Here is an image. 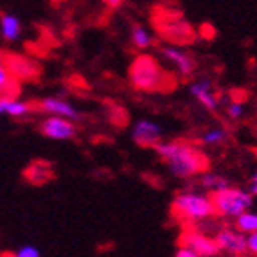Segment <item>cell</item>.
Segmentation results:
<instances>
[{"instance_id":"cell-1","label":"cell","mask_w":257,"mask_h":257,"mask_svg":"<svg viewBox=\"0 0 257 257\" xmlns=\"http://www.w3.org/2000/svg\"><path fill=\"white\" fill-rule=\"evenodd\" d=\"M153 150L166 162L167 169L175 178L187 180L209 169L207 155L187 141H160Z\"/></svg>"},{"instance_id":"cell-2","label":"cell","mask_w":257,"mask_h":257,"mask_svg":"<svg viewBox=\"0 0 257 257\" xmlns=\"http://www.w3.org/2000/svg\"><path fill=\"white\" fill-rule=\"evenodd\" d=\"M130 83L139 92H157L167 86V72L160 67L159 60L151 54H139L130 65Z\"/></svg>"},{"instance_id":"cell-3","label":"cell","mask_w":257,"mask_h":257,"mask_svg":"<svg viewBox=\"0 0 257 257\" xmlns=\"http://www.w3.org/2000/svg\"><path fill=\"white\" fill-rule=\"evenodd\" d=\"M153 22L155 27H157V33L169 43L187 45V43H193L196 40V31L184 18L182 11L159 8L155 9Z\"/></svg>"},{"instance_id":"cell-4","label":"cell","mask_w":257,"mask_h":257,"mask_svg":"<svg viewBox=\"0 0 257 257\" xmlns=\"http://www.w3.org/2000/svg\"><path fill=\"white\" fill-rule=\"evenodd\" d=\"M173 214L176 218L189 223H198L203 219H209L216 214L210 194L196 193V191H184L173 198L171 203Z\"/></svg>"},{"instance_id":"cell-5","label":"cell","mask_w":257,"mask_h":257,"mask_svg":"<svg viewBox=\"0 0 257 257\" xmlns=\"http://www.w3.org/2000/svg\"><path fill=\"white\" fill-rule=\"evenodd\" d=\"M210 200L214 205V212L223 218H234L246 212L252 205V194L244 189L227 187L218 193H210Z\"/></svg>"},{"instance_id":"cell-6","label":"cell","mask_w":257,"mask_h":257,"mask_svg":"<svg viewBox=\"0 0 257 257\" xmlns=\"http://www.w3.org/2000/svg\"><path fill=\"white\" fill-rule=\"evenodd\" d=\"M180 246L193 250L200 257H216L219 253V246L214 237L205 236L203 232L196 230V228H187L182 232Z\"/></svg>"},{"instance_id":"cell-7","label":"cell","mask_w":257,"mask_h":257,"mask_svg":"<svg viewBox=\"0 0 257 257\" xmlns=\"http://www.w3.org/2000/svg\"><path fill=\"white\" fill-rule=\"evenodd\" d=\"M162 126L150 119L137 120L132 128V141L139 148H155L162 141Z\"/></svg>"},{"instance_id":"cell-8","label":"cell","mask_w":257,"mask_h":257,"mask_svg":"<svg viewBox=\"0 0 257 257\" xmlns=\"http://www.w3.org/2000/svg\"><path fill=\"white\" fill-rule=\"evenodd\" d=\"M40 130L45 137L52 139V141H69V139L76 137V126H74L72 120L58 115L47 117L42 122Z\"/></svg>"},{"instance_id":"cell-9","label":"cell","mask_w":257,"mask_h":257,"mask_svg":"<svg viewBox=\"0 0 257 257\" xmlns=\"http://www.w3.org/2000/svg\"><path fill=\"white\" fill-rule=\"evenodd\" d=\"M216 243L219 246V252L234 253V255H241L246 253V234L239 230H232V228H221L216 232L214 236Z\"/></svg>"},{"instance_id":"cell-10","label":"cell","mask_w":257,"mask_h":257,"mask_svg":"<svg viewBox=\"0 0 257 257\" xmlns=\"http://www.w3.org/2000/svg\"><path fill=\"white\" fill-rule=\"evenodd\" d=\"M160 54L175 67L176 74L180 77H189L194 72L196 63H194L193 58H191L187 52L182 51V49L175 47V45H162V47H160Z\"/></svg>"},{"instance_id":"cell-11","label":"cell","mask_w":257,"mask_h":257,"mask_svg":"<svg viewBox=\"0 0 257 257\" xmlns=\"http://www.w3.org/2000/svg\"><path fill=\"white\" fill-rule=\"evenodd\" d=\"M4 67L8 69V72L17 79V81H29L35 79L38 76V67H36L29 58L17 54H9L8 58H4Z\"/></svg>"},{"instance_id":"cell-12","label":"cell","mask_w":257,"mask_h":257,"mask_svg":"<svg viewBox=\"0 0 257 257\" xmlns=\"http://www.w3.org/2000/svg\"><path fill=\"white\" fill-rule=\"evenodd\" d=\"M189 92L196 99L198 103L202 104L205 110L216 111L219 108V97L214 92V86L209 79H198L189 85Z\"/></svg>"},{"instance_id":"cell-13","label":"cell","mask_w":257,"mask_h":257,"mask_svg":"<svg viewBox=\"0 0 257 257\" xmlns=\"http://www.w3.org/2000/svg\"><path fill=\"white\" fill-rule=\"evenodd\" d=\"M38 108L49 115H58L65 117V119L76 120L79 119V111L74 104H70L69 101H65L61 97H45L38 103Z\"/></svg>"},{"instance_id":"cell-14","label":"cell","mask_w":257,"mask_h":257,"mask_svg":"<svg viewBox=\"0 0 257 257\" xmlns=\"http://www.w3.org/2000/svg\"><path fill=\"white\" fill-rule=\"evenodd\" d=\"M31 111V104L18 101V99L0 97V113H6L9 117H24Z\"/></svg>"},{"instance_id":"cell-15","label":"cell","mask_w":257,"mask_h":257,"mask_svg":"<svg viewBox=\"0 0 257 257\" xmlns=\"http://www.w3.org/2000/svg\"><path fill=\"white\" fill-rule=\"evenodd\" d=\"M0 31L8 42H13L20 36L22 33V24L15 15H2L0 17Z\"/></svg>"},{"instance_id":"cell-16","label":"cell","mask_w":257,"mask_h":257,"mask_svg":"<svg viewBox=\"0 0 257 257\" xmlns=\"http://www.w3.org/2000/svg\"><path fill=\"white\" fill-rule=\"evenodd\" d=\"M202 185L205 191H209L210 193H218V191H221V189H227L230 187V182L225 178V176L218 175V173H210V171H205L202 173Z\"/></svg>"},{"instance_id":"cell-17","label":"cell","mask_w":257,"mask_h":257,"mask_svg":"<svg viewBox=\"0 0 257 257\" xmlns=\"http://www.w3.org/2000/svg\"><path fill=\"white\" fill-rule=\"evenodd\" d=\"M38 175V184H43V182H47L52 178V169L49 164L45 162H35V164H31L29 167H27V171H26V176H27V180L33 182L35 180V176Z\"/></svg>"},{"instance_id":"cell-18","label":"cell","mask_w":257,"mask_h":257,"mask_svg":"<svg viewBox=\"0 0 257 257\" xmlns=\"http://www.w3.org/2000/svg\"><path fill=\"white\" fill-rule=\"evenodd\" d=\"M236 228L243 234H250V232H257V212H243L236 218Z\"/></svg>"},{"instance_id":"cell-19","label":"cell","mask_w":257,"mask_h":257,"mask_svg":"<svg viewBox=\"0 0 257 257\" xmlns=\"http://www.w3.org/2000/svg\"><path fill=\"white\" fill-rule=\"evenodd\" d=\"M132 43L135 49L146 51L148 47H151L153 38H151V35L148 33V29H144V27H141V26H135L132 31Z\"/></svg>"},{"instance_id":"cell-20","label":"cell","mask_w":257,"mask_h":257,"mask_svg":"<svg viewBox=\"0 0 257 257\" xmlns=\"http://www.w3.org/2000/svg\"><path fill=\"white\" fill-rule=\"evenodd\" d=\"M228 139V133L227 130L223 128H210L207 130L205 133L202 135V144L203 146H219V144H223V142Z\"/></svg>"},{"instance_id":"cell-21","label":"cell","mask_w":257,"mask_h":257,"mask_svg":"<svg viewBox=\"0 0 257 257\" xmlns=\"http://www.w3.org/2000/svg\"><path fill=\"white\" fill-rule=\"evenodd\" d=\"M244 115V104L239 101H230L227 104V117L230 120H239Z\"/></svg>"},{"instance_id":"cell-22","label":"cell","mask_w":257,"mask_h":257,"mask_svg":"<svg viewBox=\"0 0 257 257\" xmlns=\"http://www.w3.org/2000/svg\"><path fill=\"white\" fill-rule=\"evenodd\" d=\"M11 257H40V250L33 244H26V246H20Z\"/></svg>"},{"instance_id":"cell-23","label":"cell","mask_w":257,"mask_h":257,"mask_svg":"<svg viewBox=\"0 0 257 257\" xmlns=\"http://www.w3.org/2000/svg\"><path fill=\"white\" fill-rule=\"evenodd\" d=\"M246 250L252 255H257V232H250L246 236Z\"/></svg>"},{"instance_id":"cell-24","label":"cell","mask_w":257,"mask_h":257,"mask_svg":"<svg viewBox=\"0 0 257 257\" xmlns=\"http://www.w3.org/2000/svg\"><path fill=\"white\" fill-rule=\"evenodd\" d=\"M200 36H202V38H207V40L214 38V36H216L214 27L210 26V24H205V26H202V27H200Z\"/></svg>"},{"instance_id":"cell-25","label":"cell","mask_w":257,"mask_h":257,"mask_svg":"<svg viewBox=\"0 0 257 257\" xmlns=\"http://www.w3.org/2000/svg\"><path fill=\"white\" fill-rule=\"evenodd\" d=\"M175 257H200L198 253H194L193 250L185 248V246H180V248L176 250V255Z\"/></svg>"},{"instance_id":"cell-26","label":"cell","mask_w":257,"mask_h":257,"mask_svg":"<svg viewBox=\"0 0 257 257\" xmlns=\"http://www.w3.org/2000/svg\"><path fill=\"white\" fill-rule=\"evenodd\" d=\"M248 193L252 196H257V171L250 176V185H248Z\"/></svg>"},{"instance_id":"cell-27","label":"cell","mask_w":257,"mask_h":257,"mask_svg":"<svg viewBox=\"0 0 257 257\" xmlns=\"http://www.w3.org/2000/svg\"><path fill=\"white\" fill-rule=\"evenodd\" d=\"M103 2L111 9H117V8H120V6H122V0H103Z\"/></svg>"},{"instance_id":"cell-28","label":"cell","mask_w":257,"mask_h":257,"mask_svg":"<svg viewBox=\"0 0 257 257\" xmlns=\"http://www.w3.org/2000/svg\"><path fill=\"white\" fill-rule=\"evenodd\" d=\"M4 61V54H2V51H0V63Z\"/></svg>"},{"instance_id":"cell-29","label":"cell","mask_w":257,"mask_h":257,"mask_svg":"<svg viewBox=\"0 0 257 257\" xmlns=\"http://www.w3.org/2000/svg\"><path fill=\"white\" fill-rule=\"evenodd\" d=\"M236 257H252V255H246V253H241V255H236Z\"/></svg>"}]
</instances>
